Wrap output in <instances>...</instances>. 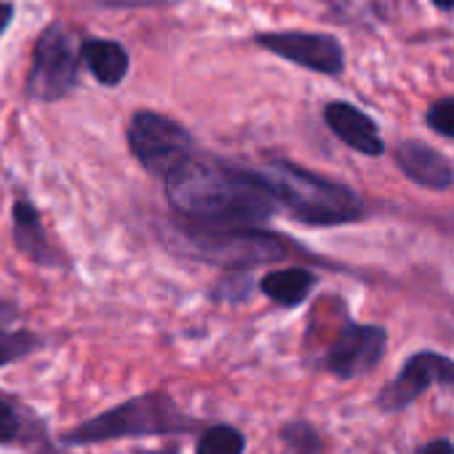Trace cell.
<instances>
[{"instance_id": "6da1fadb", "label": "cell", "mask_w": 454, "mask_h": 454, "mask_svg": "<svg viewBox=\"0 0 454 454\" xmlns=\"http://www.w3.org/2000/svg\"><path fill=\"white\" fill-rule=\"evenodd\" d=\"M163 190L176 219L200 227H262L278 211L254 168L198 153L163 176Z\"/></svg>"}, {"instance_id": "7a4b0ae2", "label": "cell", "mask_w": 454, "mask_h": 454, "mask_svg": "<svg viewBox=\"0 0 454 454\" xmlns=\"http://www.w3.org/2000/svg\"><path fill=\"white\" fill-rule=\"evenodd\" d=\"M278 208L310 227L348 224L364 216V200L348 184L332 182L292 160L273 158L254 168Z\"/></svg>"}, {"instance_id": "3957f363", "label": "cell", "mask_w": 454, "mask_h": 454, "mask_svg": "<svg viewBox=\"0 0 454 454\" xmlns=\"http://www.w3.org/2000/svg\"><path fill=\"white\" fill-rule=\"evenodd\" d=\"M176 254L227 270H252L257 265L284 260L292 247L262 227H200L190 222H171L166 239Z\"/></svg>"}, {"instance_id": "277c9868", "label": "cell", "mask_w": 454, "mask_h": 454, "mask_svg": "<svg viewBox=\"0 0 454 454\" xmlns=\"http://www.w3.org/2000/svg\"><path fill=\"white\" fill-rule=\"evenodd\" d=\"M198 427V419L184 414L176 401L166 393H145L129 398L78 427L67 430L62 441L67 446L105 443L118 438H145V435H184Z\"/></svg>"}, {"instance_id": "5b68a950", "label": "cell", "mask_w": 454, "mask_h": 454, "mask_svg": "<svg viewBox=\"0 0 454 454\" xmlns=\"http://www.w3.org/2000/svg\"><path fill=\"white\" fill-rule=\"evenodd\" d=\"M81 75V43L75 30L65 22L49 25L33 49L30 73L25 78V94L33 102L54 105L67 99Z\"/></svg>"}, {"instance_id": "8992f818", "label": "cell", "mask_w": 454, "mask_h": 454, "mask_svg": "<svg viewBox=\"0 0 454 454\" xmlns=\"http://www.w3.org/2000/svg\"><path fill=\"white\" fill-rule=\"evenodd\" d=\"M126 145L134 160L153 176H166L195 153L192 134L174 118L155 110H137L126 126Z\"/></svg>"}, {"instance_id": "52a82bcc", "label": "cell", "mask_w": 454, "mask_h": 454, "mask_svg": "<svg viewBox=\"0 0 454 454\" xmlns=\"http://www.w3.org/2000/svg\"><path fill=\"white\" fill-rule=\"evenodd\" d=\"M254 46L262 51L281 57L297 67L321 75H340L345 70V51L334 35L324 33H260L254 35Z\"/></svg>"}, {"instance_id": "ba28073f", "label": "cell", "mask_w": 454, "mask_h": 454, "mask_svg": "<svg viewBox=\"0 0 454 454\" xmlns=\"http://www.w3.org/2000/svg\"><path fill=\"white\" fill-rule=\"evenodd\" d=\"M385 353V329L350 324L340 332L337 342L326 353V369L342 380L372 372Z\"/></svg>"}, {"instance_id": "9c48e42d", "label": "cell", "mask_w": 454, "mask_h": 454, "mask_svg": "<svg viewBox=\"0 0 454 454\" xmlns=\"http://www.w3.org/2000/svg\"><path fill=\"white\" fill-rule=\"evenodd\" d=\"M433 382L451 385L454 382V361L446 356H438V353H417L406 361L401 374L380 393V406L387 411L403 409Z\"/></svg>"}, {"instance_id": "30bf717a", "label": "cell", "mask_w": 454, "mask_h": 454, "mask_svg": "<svg viewBox=\"0 0 454 454\" xmlns=\"http://www.w3.org/2000/svg\"><path fill=\"white\" fill-rule=\"evenodd\" d=\"M12 219H14V244H17L20 254H25L30 262L43 265V268H62L65 265L62 254L49 241V233L43 227L38 206L27 195H20L14 200Z\"/></svg>"}, {"instance_id": "8fae6325", "label": "cell", "mask_w": 454, "mask_h": 454, "mask_svg": "<svg viewBox=\"0 0 454 454\" xmlns=\"http://www.w3.org/2000/svg\"><path fill=\"white\" fill-rule=\"evenodd\" d=\"M324 121L334 131V137L340 142H345L348 147H353L356 153L372 155V158L385 153V142L377 131V123L364 110H358L356 105L329 102L324 107Z\"/></svg>"}, {"instance_id": "7c38bea8", "label": "cell", "mask_w": 454, "mask_h": 454, "mask_svg": "<svg viewBox=\"0 0 454 454\" xmlns=\"http://www.w3.org/2000/svg\"><path fill=\"white\" fill-rule=\"evenodd\" d=\"M395 163L411 182H417V184H422L427 190H446L454 182L451 163L441 153L427 147L425 142L411 139V142L398 145Z\"/></svg>"}, {"instance_id": "4fadbf2b", "label": "cell", "mask_w": 454, "mask_h": 454, "mask_svg": "<svg viewBox=\"0 0 454 454\" xmlns=\"http://www.w3.org/2000/svg\"><path fill=\"white\" fill-rule=\"evenodd\" d=\"M81 65L94 75L97 83L115 89L126 81L131 59L129 51L110 38H89L81 43Z\"/></svg>"}, {"instance_id": "5bb4252c", "label": "cell", "mask_w": 454, "mask_h": 454, "mask_svg": "<svg viewBox=\"0 0 454 454\" xmlns=\"http://www.w3.org/2000/svg\"><path fill=\"white\" fill-rule=\"evenodd\" d=\"M316 286V276L305 268H284V270H270L260 278V292L284 305V308H297L302 305Z\"/></svg>"}, {"instance_id": "9a60e30c", "label": "cell", "mask_w": 454, "mask_h": 454, "mask_svg": "<svg viewBox=\"0 0 454 454\" xmlns=\"http://www.w3.org/2000/svg\"><path fill=\"white\" fill-rule=\"evenodd\" d=\"M247 451V438L241 430L231 425H211L208 430L200 433L195 454H244Z\"/></svg>"}, {"instance_id": "2e32d148", "label": "cell", "mask_w": 454, "mask_h": 454, "mask_svg": "<svg viewBox=\"0 0 454 454\" xmlns=\"http://www.w3.org/2000/svg\"><path fill=\"white\" fill-rule=\"evenodd\" d=\"M43 348V337L30 329H0V366L17 364Z\"/></svg>"}, {"instance_id": "e0dca14e", "label": "cell", "mask_w": 454, "mask_h": 454, "mask_svg": "<svg viewBox=\"0 0 454 454\" xmlns=\"http://www.w3.org/2000/svg\"><path fill=\"white\" fill-rule=\"evenodd\" d=\"M281 438H284V443L289 446L292 454H321V446H324L318 430L305 419L284 425Z\"/></svg>"}, {"instance_id": "ac0fdd59", "label": "cell", "mask_w": 454, "mask_h": 454, "mask_svg": "<svg viewBox=\"0 0 454 454\" xmlns=\"http://www.w3.org/2000/svg\"><path fill=\"white\" fill-rule=\"evenodd\" d=\"M252 273L249 270H231V276L222 278L214 289V300L222 302H244L252 294Z\"/></svg>"}, {"instance_id": "d6986e66", "label": "cell", "mask_w": 454, "mask_h": 454, "mask_svg": "<svg viewBox=\"0 0 454 454\" xmlns=\"http://www.w3.org/2000/svg\"><path fill=\"white\" fill-rule=\"evenodd\" d=\"M425 121H427V126H430L433 131H438L441 137H451V139H454V97L430 105Z\"/></svg>"}, {"instance_id": "ffe728a7", "label": "cell", "mask_w": 454, "mask_h": 454, "mask_svg": "<svg viewBox=\"0 0 454 454\" xmlns=\"http://www.w3.org/2000/svg\"><path fill=\"white\" fill-rule=\"evenodd\" d=\"M22 435V417L12 401L0 398V443H14Z\"/></svg>"}, {"instance_id": "44dd1931", "label": "cell", "mask_w": 454, "mask_h": 454, "mask_svg": "<svg viewBox=\"0 0 454 454\" xmlns=\"http://www.w3.org/2000/svg\"><path fill=\"white\" fill-rule=\"evenodd\" d=\"M102 9H168L182 0H97Z\"/></svg>"}, {"instance_id": "7402d4cb", "label": "cell", "mask_w": 454, "mask_h": 454, "mask_svg": "<svg viewBox=\"0 0 454 454\" xmlns=\"http://www.w3.org/2000/svg\"><path fill=\"white\" fill-rule=\"evenodd\" d=\"M20 318V308L12 300H0V329H9Z\"/></svg>"}, {"instance_id": "603a6c76", "label": "cell", "mask_w": 454, "mask_h": 454, "mask_svg": "<svg viewBox=\"0 0 454 454\" xmlns=\"http://www.w3.org/2000/svg\"><path fill=\"white\" fill-rule=\"evenodd\" d=\"M417 454H454V446L443 438H435V441L425 443Z\"/></svg>"}, {"instance_id": "cb8c5ba5", "label": "cell", "mask_w": 454, "mask_h": 454, "mask_svg": "<svg viewBox=\"0 0 454 454\" xmlns=\"http://www.w3.org/2000/svg\"><path fill=\"white\" fill-rule=\"evenodd\" d=\"M14 6L12 4H0V35H4L9 30V25L14 22Z\"/></svg>"}, {"instance_id": "d4e9b609", "label": "cell", "mask_w": 454, "mask_h": 454, "mask_svg": "<svg viewBox=\"0 0 454 454\" xmlns=\"http://www.w3.org/2000/svg\"><path fill=\"white\" fill-rule=\"evenodd\" d=\"M134 454H179V446H166V449H147V451H134Z\"/></svg>"}, {"instance_id": "484cf974", "label": "cell", "mask_w": 454, "mask_h": 454, "mask_svg": "<svg viewBox=\"0 0 454 454\" xmlns=\"http://www.w3.org/2000/svg\"><path fill=\"white\" fill-rule=\"evenodd\" d=\"M433 4H435L438 9H443V12H451V9H454V0H433Z\"/></svg>"}]
</instances>
